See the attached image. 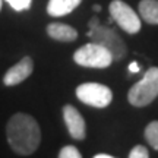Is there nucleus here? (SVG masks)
<instances>
[{"mask_svg":"<svg viewBox=\"0 0 158 158\" xmlns=\"http://www.w3.org/2000/svg\"><path fill=\"white\" fill-rule=\"evenodd\" d=\"M129 158H148L149 157V151H148L147 147H143V145H136L130 149Z\"/></svg>","mask_w":158,"mask_h":158,"instance_id":"nucleus-14","label":"nucleus"},{"mask_svg":"<svg viewBox=\"0 0 158 158\" xmlns=\"http://www.w3.org/2000/svg\"><path fill=\"white\" fill-rule=\"evenodd\" d=\"M82 3V0H48L47 13L53 18L69 15Z\"/></svg>","mask_w":158,"mask_h":158,"instance_id":"nucleus-10","label":"nucleus"},{"mask_svg":"<svg viewBox=\"0 0 158 158\" xmlns=\"http://www.w3.org/2000/svg\"><path fill=\"white\" fill-rule=\"evenodd\" d=\"M63 120L66 124L69 135L76 141H84L86 136V124L82 117V114L72 106V104H66L63 106Z\"/></svg>","mask_w":158,"mask_h":158,"instance_id":"nucleus-7","label":"nucleus"},{"mask_svg":"<svg viewBox=\"0 0 158 158\" xmlns=\"http://www.w3.org/2000/svg\"><path fill=\"white\" fill-rule=\"evenodd\" d=\"M94 10H95V12H100V10H101V6H100V5H95V6H94Z\"/></svg>","mask_w":158,"mask_h":158,"instance_id":"nucleus-18","label":"nucleus"},{"mask_svg":"<svg viewBox=\"0 0 158 158\" xmlns=\"http://www.w3.org/2000/svg\"><path fill=\"white\" fill-rule=\"evenodd\" d=\"M127 69H129L132 73H136V72H139V70H141V64H138L136 62H132L129 64V68H127Z\"/></svg>","mask_w":158,"mask_h":158,"instance_id":"nucleus-16","label":"nucleus"},{"mask_svg":"<svg viewBox=\"0 0 158 158\" xmlns=\"http://www.w3.org/2000/svg\"><path fill=\"white\" fill-rule=\"evenodd\" d=\"M88 28L89 29L86 32V37H89L91 41L106 47L111 53L113 60L120 62L122 59L126 57V54H127L126 43L116 32V29L110 28L107 25H101L98 18H91L89 22H88Z\"/></svg>","mask_w":158,"mask_h":158,"instance_id":"nucleus-2","label":"nucleus"},{"mask_svg":"<svg viewBox=\"0 0 158 158\" xmlns=\"http://www.w3.org/2000/svg\"><path fill=\"white\" fill-rule=\"evenodd\" d=\"M108 12L111 15V19L124 32L133 35L141 31V19L127 3H124L122 0H113L108 6Z\"/></svg>","mask_w":158,"mask_h":158,"instance_id":"nucleus-6","label":"nucleus"},{"mask_svg":"<svg viewBox=\"0 0 158 158\" xmlns=\"http://www.w3.org/2000/svg\"><path fill=\"white\" fill-rule=\"evenodd\" d=\"M12 9H15L16 12L27 10L31 7V0H6Z\"/></svg>","mask_w":158,"mask_h":158,"instance_id":"nucleus-15","label":"nucleus"},{"mask_svg":"<svg viewBox=\"0 0 158 158\" xmlns=\"http://www.w3.org/2000/svg\"><path fill=\"white\" fill-rule=\"evenodd\" d=\"M82 154L79 152V149L73 145H68V147H63L59 151V158H81Z\"/></svg>","mask_w":158,"mask_h":158,"instance_id":"nucleus-13","label":"nucleus"},{"mask_svg":"<svg viewBox=\"0 0 158 158\" xmlns=\"http://www.w3.org/2000/svg\"><path fill=\"white\" fill-rule=\"evenodd\" d=\"M158 97V68H149L143 78L127 92V100L133 107H145Z\"/></svg>","mask_w":158,"mask_h":158,"instance_id":"nucleus-3","label":"nucleus"},{"mask_svg":"<svg viewBox=\"0 0 158 158\" xmlns=\"http://www.w3.org/2000/svg\"><path fill=\"white\" fill-rule=\"evenodd\" d=\"M94 158H113V155H110V154H95Z\"/></svg>","mask_w":158,"mask_h":158,"instance_id":"nucleus-17","label":"nucleus"},{"mask_svg":"<svg viewBox=\"0 0 158 158\" xmlns=\"http://www.w3.org/2000/svg\"><path fill=\"white\" fill-rule=\"evenodd\" d=\"M143 136H145V141L155 151H158V120H154L149 124H147V127L143 130Z\"/></svg>","mask_w":158,"mask_h":158,"instance_id":"nucleus-12","label":"nucleus"},{"mask_svg":"<svg viewBox=\"0 0 158 158\" xmlns=\"http://www.w3.org/2000/svg\"><path fill=\"white\" fill-rule=\"evenodd\" d=\"M34 72V60L29 56L22 57L16 64H13L12 68L6 70L3 76V84L6 86H15L23 82L25 79H28Z\"/></svg>","mask_w":158,"mask_h":158,"instance_id":"nucleus-8","label":"nucleus"},{"mask_svg":"<svg viewBox=\"0 0 158 158\" xmlns=\"http://www.w3.org/2000/svg\"><path fill=\"white\" fill-rule=\"evenodd\" d=\"M6 139L13 152L29 157L41 143V127L32 116L27 113H15L6 124Z\"/></svg>","mask_w":158,"mask_h":158,"instance_id":"nucleus-1","label":"nucleus"},{"mask_svg":"<svg viewBox=\"0 0 158 158\" xmlns=\"http://www.w3.org/2000/svg\"><path fill=\"white\" fill-rule=\"evenodd\" d=\"M73 62L82 68H91V69H106L114 62L111 53L102 47L97 44L94 41H91L88 44H84L79 47L78 50L73 53Z\"/></svg>","mask_w":158,"mask_h":158,"instance_id":"nucleus-4","label":"nucleus"},{"mask_svg":"<svg viewBox=\"0 0 158 158\" xmlns=\"http://www.w3.org/2000/svg\"><path fill=\"white\" fill-rule=\"evenodd\" d=\"M76 98L89 107L106 108L113 100V92L107 85L98 82H85L76 88Z\"/></svg>","mask_w":158,"mask_h":158,"instance_id":"nucleus-5","label":"nucleus"},{"mask_svg":"<svg viewBox=\"0 0 158 158\" xmlns=\"http://www.w3.org/2000/svg\"><path fill=\"white\" fill-rule=\"evenodd\" d=\"M47 35L50 38L60 41V43H73L75 40L78 38V31L66 23L62 22H51L47 25Z\"/></svg>","mask_w":158,"mask_h":158,"instance_id":"nucleus-9","label":"nucleus"},{"mask_svg":"<svg viewBox=\"0 0 158 158\" xmlns=\"http://www.w3.org/2000/svg\"><path fill=\"white\" fill-rule=\"evenodd\" d=\"M2 5H3V0H0V10H2Z\"/></svg>","mask_w":158,"mask_h":158,"instance_id":"nucleus-19","label":"nucleus"},{"mask_svg":"<svg viewBox=\"0 0 158 158\" xmlns=\"http://www.w3.org/2000/svg\"><path fill=\"white\" fill-rule=\"evenodd\" d=\"M139 15L149 25H158V0H141Z\"/></svg>","mask_w":158,"mask_h":158,"instance_id":"nucleus-11","label":"nucleus"}]
</instances>
